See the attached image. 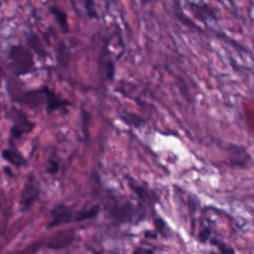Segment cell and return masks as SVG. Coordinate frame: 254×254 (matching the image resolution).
I'll use <instances>...</instances> for the list:
<instances>
[{
  "label": "cell",
  "instance_id": "1",
  "mask_svg": "<svg viewBox=\"0 0 254 254\" xmlns=\"http://www.w3.org/2000/svg\"><path fill=\"white\" fill-rule=\"evenodd\" d=\"M10 68L16 74L30 72L33 67L32 54L22 46H13L9 51Z\"/></svg>",
  "mask_w": 254,
  "mask_h": 254
},
{
  "label": "cell",
  "instance_id": "2",
  "mask_svg": "<svg viewBox=\"0 0 254 254\" xmlns=\"http://www.w3.org/2000/svg\"><path fill=\"white\" fill-rule=\"evenodd\" d=\"M9 116L12 119V127L9 135V142L12 145L13 141L20 139L23 134L29 133L33 129L34 123H32L19 109L12 108L9 112Z\"/></svg>",
  "mask_w": 254,
  "mask_h": 254
},
{
  "label": "cell",
  "instance_id": "3",
  "mask_svg": "<svg viewBox=\"0 0 254 254\" xmlns=\"http://www.w3.org/2000/svg\"><path fill=\"white\" fill-rule=\"evenodd\" d=\"M40 196V186L36 178L31 175L27 179L21 194H20V206L23 211H26L31 208V206L38 200Z\"/></svg>",
  "mask_w": 254,
  "mask_h": 254
},
{
  "label": "cell",
  "instance_id": "4",
  "mask_svg": "<svg viewBox=\"0 0 254 254\" xmlns=\"http://www.w3.org/2000/svg\"><path fill=\"white\" fill-rule=\"evenodd\" d=\"M106 209L116 220L122 222L134 220L136 213V210L129 201H121L118 199H110L106 203Z\"/></svg>",
  "mask_w": 254,
  "mask_h": 254
},
{
  "label": "cell",
  "instance_id": "5",
  "mask_svg": "<svg viewBox=\"0 0 254 254\" xmlns=\"http://www.w3.org/2000/svg\"><path fill=\"white\" fill-rule=\"evenodd\" d=\"M229 164L234 168L247 169L252 163V157L248 151L240 145L229 144L226 147Z\"/></svg>",
  "mask_w": 254,
  "mask_h": 254
},
{
  "label": "cell",
  "instance_id": "6",
  "mask_svg": "<svg viewBox=\"0 0 254 254\" xmlns=\"http://www.w3.org/2000/svg\"><path fill=\"white\" fill-rule=\"evenodd\" d=\"M74 214L69 206L64 204L56 205L51 212V220L48 222V228H54L59 225L68 223L73 220Z\"/></svg>",
  "mask_w": 254,
  "mask_h": 254
},
{
  "label": "cell",
  "instance_id": "7",
  "mask_svg": "<svg viewBox=\"0 0 254 254\" xmlns=\"http://www.w3.org/2000/svg\"><path fill=\"white\" fill-rule=\"evenodd\" d=\"M73 239V231L72 229H68L64 232H59L53 235L50 239L49 242L47 243V247L53 248V249H60L66 247L69 245V243Z\"/></svg>",
  "mask_w": 254,
  "mask_h": 254
},
{
  "label": "cell",
  "instance_id": "8",
  "mask_svg": "<svg viewBox=\"0 0 254 254\" xmlns=\"http://www.w3.org/2000/svg\"><path fill=\"white\" fill-rule=\"evenodd\" d=\"M129 179V178H128ZM129 186L130 188L133 190V191L141 198L143 199L145 202L149 203V204H154L155 202L159 201V196L156 194L155 191H151L150 190H148L145 187L139 186L136 183L132 182L129 179Z\"/></svg>",
  "mask_w": 254,
  "mask_h": 254
},
{
  "label": "cell",
  "instance_id": "9",
  "mask_svg": "<svg viewBox=\"0 0 254 254\" xmlns=\"http://www.w3.org/2000/svg\"><path fill=\"white\" fill-rule=\"evenodd\" d=\"M44 88H45L46 99H47V110L49 112L57 110L61 107H64V106L69 104L68 101L60 97L59 95H57L55 92H53L49 88H47V87H44Z\"/></svg>",
  "mask_w": 254,
  "mask_h": 254
},
{
  "label": "cell",
  "instance_id": "10",
  "mask_svg": "<svg viewBox=\"0 0 254 254\" xmlns=\"http://www.w3.org/2000/svg\"><path fill=\"white\" fill-rule=\"evenodd\" d=\"M190 8L192 14L201 21H204L205 19H216L213 9L210 8L206 4L199 5V4H195V3H190Z\"/></svg>",
  "mask_w": 254,
  "mask_h": 254
},
{
  "label": "cell",
  "instance_id": "11",
  "mask_svg": "<svg viewBox=\"0 0 254 254\" xmlns=\"http://www.w3.org/2000/svg\"><path fill=\"white\" fill-rule=\"evenodd\" d=\"M2 157L8 163L16 167H22L26 164V160L23 155L19 151L14 149H4L2 152Z\"/></svg>",
  "mask_w": 254,
  "mask_h": 254
},
{
  "label": "cell",
  "instance_id": "12",
  "mask_svg": "<svg viewBox=\"0 0 254 254\" xmlns=\"http://www.w3.org/2000/svg\"><path fill=\"white\" fill-rule=\"evenodd\" d=\"M49 10H50L51 14L55 17L61 30L64 33H67L68 32V24H67L66 13L63 9H61L57 6H51V7H49Z\"/></svg>",
  "mask_w": 254,
  "mask_h": 254
},
{
  "label": "cell",
  "instance_id": "13",
  "mask_svg": "<svg viewBox=\"0 0 254 254\" xmlns=\"http://www.w3.org/2000/svg\"><path fill=\"white\" fill-rule=\"evenodd\" d=\"M98 211H99V206L98 205H93L90 208L82 209L81 211H78L74 214L73 221L80 222V221H83V220H86V219H90V218L96 216Z\"/></svg>",
  "mask_w": 254,
  "mask_h": 254
},
{
  "label": "cell",
  "instance_id": "14",
  "mask_svg": "<svg viewBox=\"0 0 254 254\" xmlns=\"http://www.w3.org/2000/svg\"><path fill=\"white\" fill-rule=\"evenodd\" d=\"M82 3L87 16L91 19H98V13L96 10L94 0H83Z\"/></svg>",
  "mask_w": 254,
  "mask_h": 254
},
{
  "label": "cell",
  "instance_id": "15",
  "mask_svg": "<svg viewBox=\"0 0 254 254\" xmlns=\"http://www.w3.org/2000/svg\"><path fill=\"white\" fill-rule=\"evenodd\" d=\"M125 119H127L126 122H128L129 124L134 125V126H140V125H142V123L144 122L142 118H140V117H138L137 115H134V114H132V115L127 114L126 117H125Z\"/></svg>",
  "mask_w": 254,
  "mask_h": 254
},
{
  "label": "cell",
  "instance_id": "16",
  "mask_svg": "<svg viewBox=\"0 0 254 254\" xmlns=\"http://www.w3.org/2000/svg\"><path fill=\"white\" fill-rule=\"evenodd\" d=\"M210 237V230L208 227H203L198 233V239L201 242H205Z\"/></svg>",
  "mask_w": 254,
  "mask_h": 254
},
{
  "label": "cell",
  "instance_id": "17",
  "mask_svg": "<svg viewBox=\"0 0 254 254\" xmlns=\"http://www.w3.org/2000/svg\"><path fill=\"white\" fill-rule=\"evenodd\" d=\"M221 252H233L234 250L233 249H231V248H228L225 244H223V243H221L220 241H217V240H213V241H211Z\"/></svg>",
  "mask_w": 254,
  "mask_h": 254
},
{
  "label": "cell",
  "instance_id": "18",
  "mask_svg": "<svg viewBox=\"0 0 254 254\" xmlns=\"http://www.w3.org/2000/svg\"><path fill=\"white\" fill-rule=\"evenodd\" d=\"M58 169H59V166H58L57 161H54V160L50 159V160H49V168H48L49 173H51V174H56V173L58 172Z\"/></svg>",
  "mask_w": 254,
  "mask_h": 254
}]
</instances>
